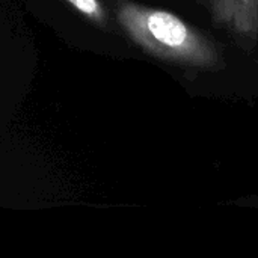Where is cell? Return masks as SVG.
<instances>
[{
    "label": "cell",
    "mask_w": 258,
    "mask_h": 258,
    "mask_svg": "<svg viewBox=\"0 0 258 258\" xmlns=\"http://www.w3.org/2000/svg\"><path fill=\"white\" fill-rule=\"evenodd\" d=\"M116 20L127 36L150 56L180 67H221L215 42L175 14L125 0L116 5Z\"/></svg>",
    "instance_id": "cell-1"
},
{
    "label": "cell",
    "mask_w": 258,
    "mask_h": 258,
    "mask_svg": "<svg viewBox=\"0 0 258 258\" xmlns=\"http://www.w3.org/2000/svg\"><path fill=\"white\" fill-rule=\"evenodd\" d=\"M213 20L245 50L258 42V0H203Z\"/></svg>",
    "instance_id": "cell-2"
},
{
    "label": "cell",
    "mask_w": 258,
    "mask_h": 258,
    "mask_svg": "<svg viewBox=\"0 0 258 258\" xmlns=\"http://www.w3.org/2000/svg\"><path fill=\"white\" fill-rule=\"evenodd\" d=\"M70 6H73L80 15L88 18L91 23L106 27L107 26V14L100 0H65Z\"/></svg>",
    "instance_id": "cell-3"
}]
</instances>
